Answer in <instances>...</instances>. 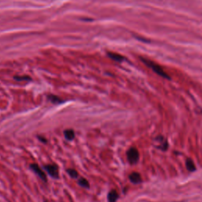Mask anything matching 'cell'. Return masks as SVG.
Returning <instances> with one entry per match:
<instances>
[{
  "label": "cell",
  "mask_w": 202,
  "mask_h": 202,
  "mask_svg": "<svg viewBox=\"0 0 202 202\" xmlns=\"http://www.w3.org/2000/svg\"><path fill=\"white\" fill-rule=\"evenodd\" d=\"M142 61L144 62V63H145V65H147V66H149V68L152 69L155 73H157L158 75L164 77V78L170 79V77L167 75V73L163 70V69L160 66H159V65L156 64V63H153V62L150 61V60H148V59H142Z\"/></svg>",
  "instance_id": "obj_1"
},
{
  "label": "cell",
  "mask_w": 202,
  "mask_h": 202,
  "mask_svg": "<svg viewBox=\"0 0 202 202\" xmlns=\"http://www.w3.org/2000/svg\"><path fill=\"white\" fill-rule=\"evenodd\" d=\"M127 159L131 164H135L138 163L139 159V152L136 148H130L129 150L127 151L126 153Z\"/></svg>",
  "instance_id": "obj_2"
},
{
  "label": "cell",
  "mask_w": 202,
  "mask_h": 202,
  "mask_svg": "<svg viewBox=\"0 0 202 202\" xmlns=\"http://www.w3.org/2000/svg\"><path fill=\"white\" fill-rule=\"evenodd\" d=\"M44 169L47 171V173L49 174V175H51L52 177L56 178V179L59 178V169H58L56 165H46V166H44Z\"/></svg>",
  "instance_id": "obj_3"
},
{
  "label": "cell",
  "mask_w": 202,
  "mask_h": 202,
  "mask_svg": "<svg viewBox=\"0 0 202 202\" xmlns=\"http://www.w3.org/2000/svg\"><path fill=\"white\" fill-rule=\"evenodd\" d=\"M30 167L33 171L35 172V174H36L38 176H39L43 182H47V176L44 174V172L40 169L39 166L37 164H35V163H32V164L30 165Z\"/></svg>",
  "instance_id": "obj_4"
},
{
  "label": "cell",
  "mask_w": 202,
  "mask_h": 202,
  "mask_svg": "<svg viewBox=\"0 0 202 202\" xmlns=\"http://www.w3.org/2000/svg\"><path fill=\"white\" fill-rule=\"evenodd\" d=\"M129 179L130 180L131 183H134V184H138L141 182V175L138 172H133L130 175Z\"/></svg>",
  "instance_id": "obj_5"
},
{
  "label": "cell",
  "mask_w": 202,
  "mask_h": 202,
  "mask_svg": "<svg viewBox=\"0 0 202 202\" xmlns=\"http://www.w3.org/2000/svg\"><path fill=\"white\" fill-rule=\"evenodd\" d=\"M156 143H157L158 148H160L161 149H166L167 147V141L163 137H158L156 138Z\"/></svg>",
  "instance_id": "obj_6"
},
{
  "label": "cell",
  "mask_w": 202,
  "mask_h": 202,
  "mask_svg": "<svg viewBox=\"0 0 202 202\" xmlns=\"http://www.w3.org/2000/svg\"><path fill=\"white\" fill-rule=\"evenodd\" d=\"M118 198V194L117 193L116 190H111L109 192L108 195H107V200L108 202H116Z\"/></svg>",
  "instance_id": "obj_7"
},
{
  "label": "cell",
  "mask_w": 202,
  "mask_h": 202,
  "mask_svg": "<svg viewBox=\"0 0 202 202\" xmlns=\"http://www.w3.org/2000/svg\"><path fill=\"white\" fill-rule=\"evenodd\" d=\"M47 99L50 100L52 104H61V103L64 102V101H63V100H62L60 97H57V96H55V95H48L47 96Z\"/></svg>",
  "instance_id": "obj_8"
},
{
  "label": "cell",
  "mask_w": 202,
  "mask_h": 202,
  "mask_svg": "<svg viewBox=\"0 0 202 202\" xmlns=\"http://www.w3.org/2000/svg\"><path fill=\"white\" fill-rule=\"evenodd\" d=\"M107 55H108V56H109L111 59H113V60H114V61H116V62L123 61V59H124L123 56H120V55H118V54L113 53V52H109V53L107 54Z\"/></svg>",
  "instance_id": "obj_9"
},
{
  "label": "cell",
  "mask_w": 202,
  "mask_h": 202,
  "mask_svg": "<svg viewBox=\"0 0 202 202\" xmlns=\"http://www.w3.org/2000/svg\"><path fill=\"white\" fill-rule=\"evenodd\" d=\"M64 136L66 139H67L68 141H72L73 139H74L75 134L73 130H66L64 131Z\"/></svg>",
  "instance_id": "obj_10"
},
{
  "label": "cell",
  "mask_w": 202,
  "mask_h": 202,
  "mask_svg": "<svg viewBox=\"0 0 202 202\" xmlns=\"http://www.w3.org/2000/svg\"><path fill=\"white\" fill-rule=\"evenodd\" d=\"M186 165L188 171H194L196 170V167H195L194 163H193L192 159H187V160H186Z\"/></svg>",
  "instance_id": "obj_11"
},
{
  "label": "cell",
  "mask_w": 202,
  "mask_h": 202,
  "mask_svg": "<svg viewBox=\"0 0 202 202\" xmlns=\"http://www.w3.org/2000/svg\"><path fill=\"white\" fill-rule=\"evenodd\" d=\"M78 185H80L81 187L84 188H89V183L88 180L84 178H80L78 180Z\"/></svg>",
  "instance_id": "obj_12"
},
{
  "label": "cell",
  "mask_w": 202,
  "mask_h": 202,
  "mask_svg": "<svg viewBox=\"0 0 202 202\" xmlns=\"http://www.w3.org/2000/svg\"><path fill=\"white\" fill-rule=\"evenodd\" d=\"M67 173L69 174V175L73 179H77L78 177V173L74 169H67Z\"/></svg>",
  "instance_id": "obj_13"
},
{
  "label": "cell",
  "mask_w": 202,
  "mask_h": 202,
  "mask_svg": "<svg viewBox=\"0 0 202 202\" xmlns=\"http://www.w3.org/2000/svg\"><path fill=\"white\" fill-rule=\"evenodd\" d=\"M14 79L16 80H18V81L31 80V78L29 77V76H16V77H14Z\"/></svg>",
  "instance_id": "obj_14"
},
{
  "label": "cell",
  "mask_w": 202,
  "mask_h": 202,
  "mask_svg": "<svg viewBox=\"0 0 202 202\" xmlns=\"http://www.w3.org/2000/svg\"><path fill=\"white\" fill-rule=\"evenodd\" d=\"M38 139H39L40 141H41V142H43V143H47V139H45V138H43V137L38 136Z\"/></svg>",
  "instance_id": "obj_15"
},
{
  "label": "cell",
  "mask_w": 202,
  "mask_h": 202,
  "mask_svg": "<svg viewBox=\"0 0 202 202\" xmlns=\"http://www.w3.org/2000/svg\"><path fill=\"white\" fill-rule=\"evenodd\" d=\"M44 202H47V201H44Z\"/></svg>",
  "instance_id": "obj_16"
}]
</instances>
